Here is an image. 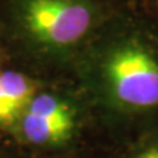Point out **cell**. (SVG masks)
Listing matches in <instances>:
<instances>
[{
  "mask_svg": "<svg viewBox=\"0 0 158 158\" xmlns=\"http://www.w3.org/2000/svg\"><path fill=\"white\" fill-rule=\"evenodd\" d=\"M118 144L158 125V25L128 0L78 57Z\"/></svg>",
  "mask_w": 158,
  "mask_h": 158,
  "instance_id": "6da1fadb",
  "label": "cell"
},
{
  "mask_svg": "<svg viewBox=\"0 0 158 158\" xmlns=\"http://www.w3.org/2000/svg\"><path fill=\"white\" fill-rule=\"evenodd\" d=\"M85 110L66 94H37L21 115V140L48 152H65L75 144L85 123Z\"/></svg>",
  "mask_w": 158,
  "mask_h": 158,
  "instance_id": "7a4b0ae2",
  "label": "cell"
},
{
  "mask_svg": "<svg viewBox=\"0 0 158 158\" xmlns=\"http://www.w3.org/2000/svg\"><path fill=\"white\" fill-rule=\"evenodd\" d=\"M0 88L17 116L27 111L31 102L38 94L37 83L27 75L16 71L0 74Z\"/></svg>",
  "mask_w": 158,
  "mask_h": 158,
  "instance_id": "3957f363",
  "label": "cell"
},
{
  "mask_svg": "<svg viewBox=\"0 0 158 158\" xmlns=\"http://www.w3.org/2000/svg\"><path fill=\"white\" fill-rule=\"evenodd\" d=\"M118 158H158V125L121 142Z\"/></svg>",
  "mask_w": 158,
  "mask_h": 158,
  "instance_id": "277c9868",
  "label": "cell"
},
{
  "mask_svg": "<svg viewBox=\"0 0 158 158\" xmlns=\"http://www.w3.org/2000/svg\"><path fill=\"white\" fill-rule=\"evenodd\" d=\"M19 118L16 112L9 104L7 96L0 88V125H11Z\"/></svg>",
  "mask_w": 158,
  "mask_h": 158,
  "instance_id": "5b68a950",
  "label": "cell"
},
{
  "mask_svg": "<svg viewBox=\"0 0 158 158\" xmlns=\"http://www.w3.org/2000/svg\"><path fill=\"white\" fill-rule=\"evenodd\" d=\"M158 25V0H135Z\"/></svg>",
  "mask_w": 158,
  "mask_h": 158,
  "instance_id": "8992f818",
  "label": "cell"
}]
</instances>
